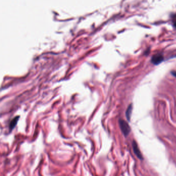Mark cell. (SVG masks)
<instances>
[{"label": "cell", "mask_w": 176, "mask_h": 176, "mask_svg": "<svg viewBox=\"0 0 176 176\" xmlns=\"http://www.w3.org/2000/svg\"><path fill=\"white\" fill-rule=\"evenodd\" d=\"M119 125L123 134L125 137H127L131 131V128L129 124L125 121L123 119H119Z\"/></svg>", "instance_id": "obj_1"}, {"label": "cell", "mask_w": 176, "mask_h": 176, "mask_svg": "<svg viewBox=\"0 0 176 176\" xmlns=\"http://www.w3.org/2000/svg\"><path fill=\"white\" fill-rule=\"evenodd\" d=\"M164 61V57L161 54H156L154 55L151 58V62L152 64L158 65Z\"/></svg>", "instance_id": "obj_2"}, {"label": "cell", "mask_w": 176, "mask_h": 176, "mask_svg": "<svg viewBox=\"0 0 176 176\" xmlns=\"http://www.w3.org/2000/svg\"><path fill=\"white\" fill-rule=\"evenodd\" d=\"M132 148L134 151V153L136 155V156L140 159V160H143V157L142 156V153L138 148L137 144L136 143V141L133 140L132 142Z\"/></svg>", "instance_id": "obj_3"}, {"label": "cell", "mask_w": 176, "mask_h": 176, "mask_svg": "<svg viewBox=\"0 0 176 176\" xmlns=\"http://www.w3.org/2000/svg\"><path fill=\"white\" fill-rule=\"evenodd\" d=\"M132 109H133V107H132V104H131L130 105H129L128 107L127 108V110H126V117H127V119L128 121H130L131 119V114H132Z\"/></svg>", "instance_id": "obj_4"}, {"label": "cell", "mask_w": 176, "mask_h": 176, "mask_svg": "<svg viewBox=\"0 0 176 176\" xmlns=\"http://www.w3.org/2000/svg\"><path fill=\"white\" fill-rule=\"evenodd\" d=\"M19 119V117H16L14 119H13V121L11 122L10 125V130H12L14 128L15 126L16 125L17 122Z\"/></svg>", "instance_id": "obj_5"}, {"label": "cell", "mask_w": 176, "mask_h": 176, "mask_svg": "<svg viewBox=\"0 0 176 176\" xmlns=\"http://www.w3.org/2000/svg\"><path fill=\"white\" fill-rule=\"evenodd\" d=\"M171 73L172 74V76L175 77L176 78V71H172L171 72Z\"/></svg>", "instance_id": "obj_6"}, {"label": "cell", "mask_w": 176, "mask_h": 176, "mask_svg": "<svg viewBox=\"0 0 176 176\" xmlns=\"http://www.w3.org/2000/svg\"><path fill=\"white\" fill-rule=\"evenodd\" d=\"M173 26L176 29V22H175L173 23Z\"/></svg>", "instance_id": "obj_7"}]
</instances>
